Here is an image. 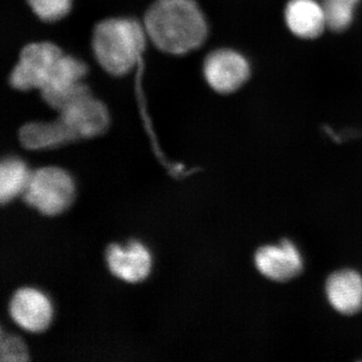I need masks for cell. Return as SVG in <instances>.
<instances>
[{"mask_svg": "<svg viewBox=\"0 0 362 362\" xmlns=\"http://www.w3.org/2000/svg\"><path fill=\"white\" fill-rule=\"evenodd\" d=\"M359 0H321L327 28L342 33L351 25Z\"/></svg>", "mask_w": 362, "mask_h": 362, "instance_id": "obj_15", "label": "cell"}, {"mask_svg": "<svg viewBox=\"0 0 362 362\" xmlns=\"http://www.w3.org/2000/svg\"><path fill=\"white\" fill-rule=\"evenodd\" d=\"M40 20L56 21L70 11L71 0H26Z\"/></svg>", "mask_w": 362, "mask_h": 362, "instance_id": "obj_16", "label": "cell"}, {"mask_svg": "<svg viewBox=\"0 0 362 362\" xmlns=\"http://www.w3.org/2000/svg\"><path fill=\"white\" fill-rule=\"evenodd\" d=\"M87 71V66L80 59L63 54L52 71L47 84L40 90L42 96L75 87L82 83Z\"/></svg>", "mask_w": 362, "mask_h": 362, "instance_id": "obj_13", "label": "cell"}, {"mask_svg": "<svg viewBox=\"0 0 362 362\" xmlns=\"http://www.w3.org/2000/svg\"><path fill=\"white\" fill-rule=\"evenodd\" d=\"M20 140L23 147L30 150L54 148L71 141L59 120L26 124L20 130Z\"/></svg>", "mask_w": 362, "mask_h": 362, "instance_id": "obj_12", "label": "cell"}, {"mask_svg": "<svg viewBox=\"0 0 362 362\" xmlns=\"http://www.w3.org/2000/svg\"><path fill=\"white\" fill-rule=\"evenodd\" d=\"M58 120L71 141L103 134L109 126V114L105 105L89 96L78 100L59 112Z\"/></svg>", "mask_w": 362, "mask_h": 362, "instance_id": "obj_6", "label": "cell"}, {"mask_svg": "<svg viewBox=\"0 0 362 362\" xmlns=\"http://www.w3.org/2000/svg\"><path fill=\"white\" fill-rule=\"evenodd\" d=\"M147 37L162 52L183 54L201 47L207 23L194 0H156L144 18Z\"/></svg>", "mask_w": 362, "mask_h": 362, "instance_id": "obj_1", "label": "cell"}, {"mask_svg": "<svg viewBox=\"0 0 362 362\" xmlns=\"http://www.w3.org/2000/svg\"><path fill=\"white\" fill-rule=\"evenodd\" d=\"M285 21L293 35L304 40L316 39L327 28L323 7L317 0H290Z\"/></svg>", "mask_w": 362, "mask_h": 362, "instance_id": "obj_10", "label": "cell"}, {"mask_svg": "<svg viewBox=\"0 0 362 362\" xmlns=\"http://www.w3.org/2000/svg\"><path fill=\"white\" fill-rule=\"evenodd\" d=\"M74 197L75 185L71 175L59 168L33 171L23 192L26 204L45 216H56L65 211Z\"/></svg>", "mask_w": 362, "mask_h": 362, "instance_id": "obj_3", "label": "cell"}, {"mask_svg": "<svg viewBox=\"0 0 362 362\" xmlns=\"http://www.w3.org/2000/svg\"><path fill=\"white\" fill-rule=\"evenodd\" d=\"M255 263L259 273L278 282L291 280L301 273L303 261L291 240H283L278 246L261 247L256 252Z\"/></svg>", "mask_w": 362, "mask_h": 362, "instance_id": "obj_7", "label": "cell"}, {"mask_svg": "<svg viewBox=\"0 0 362 362\" xmlns=\"http://www.w3.org/2000/svg\"><path fill=\"white\" fill-rule=\"evenodd\" d=\"M106 257L113 275L126 282H140L151 270V255L141 243L135 240L126 247L110 245L107 249Z\"/></svg>", "mask_w": 362, "mask_h": 362, "instance_id": "obj_9", "label": "cell"}, {"mask_svg": "<svg viewBox=\"0 0 362 362\" xmlns=\"http://www.w3.org/2000/svg\"><path fill=\"white\" fill-rule=\"evenodd\" d=\"M204 75L211 89L221 94H230L249 80L251 66L240 52L216 49L204 59Z\"/></svg>", "mask_w": 362, "mask_h": 362, "instance_id": "obj_5", "label": "cell"}, {"mask_svg": "<svg viewBox=\"0 0 362 362\" xmlns=\"http://www.w3.org/2000/svg\"><path fill=\"white\" fill-rule=\"evenodd\" d=\"M62 56L61 49L51 42L25 45L11 71L9 83L16 90H42Z\"/></svg>", "mask_w": 362, "mask_h": 362, "instance_id": "obj_4", "label": "cell"}, {"mask_svg": "<svg viewBox=\"0 0 362 362\" xmlns=\"http://www.w3.org/2000/svg\"><path fill=\"white\" fill-rule=\"evenodd\" d=\"M11 318L21 328L30 332H42L52 320L49 300L39 290L23 288L13 295L9 306Z\"/></svg>", "mask_w": 362, "mask_h": 362, "instance_id": "obj_8", "label": "cell"}, {"mask_svg": "<svg viewBox=\"0 0 362 362\" xmlns=\"http://www.w3.org/2000/svg\"><path fill=\"white\" fill-rule=\"evenodd\" d=\"M145 28L130 18H109L93 33L95 57L105 71L114 76L129 73L145 47Z\"/></svg>", "mask_w": 362, "mask_h": 362, "instance_id": "obj_2", "label": "cell"}, {"mask_svg": "<svg viewBox=\"0 0 362 362\" xmlns=\"http://www.w3.org/2000/svg\"><path fill=\"white\" fill-rule=\"evenodd\" d=\"M326 294L335 310L356 314L362 308V277L352 270L333 273L326 283Z\"/></svg>", "mask_w": 362, "mask_h": 362, "instance_id": "obj_11", "label": "cell"}, {"mask_svg": "<svg viewBox=\"0 0 362 362\" xmlns=\"http://www.w3.org/2000/svg\"><path fill=\"white\" fill-rule=\"evenodd\" d=\"M0 356L1 361H26L28 359L25 343L20 337L14 335L4 337L2 334Z\"/></svg>", "mask_w": 362, "mask_h": 362, "instance_id": "obj_17", "label": "cell"}, {"mask_svg": "<svg viewBox=\"0 0 362 362\" xmlns=\"http://www.w3.org/2000/svg\"><path fill=\"white\" fill-rule=\"evenodd\" d=\"M30 175L25 162L8 157L0 165V202L6 204L25 192Z\"/></svg>", "mask_w": 362, "mask_h": 362, "instance_id": "obj_14", "label": "cell"}]
</instances>
